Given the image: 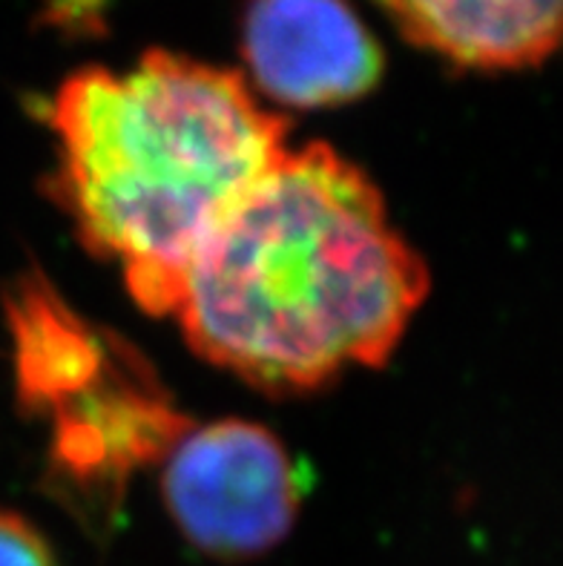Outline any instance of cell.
<instances>
[{
	"instance_id": "cell-5",
	"label": "cell",
	"mask_w": 563,
	"mask_h": 566,
	"mask_svg": "<svg viewBox=\"0 0 563 566\" xmlns=\"http://www.w3.org/2000/svg\"><path fill=\"white\" fill-rule=\"evenodd\" d=\"M414 46L449 64L509 72L543 64L561 41V0H374Z\"/></svg>"
},
{
	"instance_id": "cell-1",
	"label": "cell",
	"mask_w": 563,
	"mask_h": 566,
	"mask_svg": "<svg viewBox=\"0 0 563 566\" xmlns=\"http://www.w3.org/2000/svg\"><path fill=\"white\" fill-rule=\"evenodd\" d=\"M428 268L379 187L329 147L288 150L187 268L176 319L207 363L268 395H305L392 357Z\"/></svg>"
},
{
	"instance_id": "cell-6",
	"label": "cell",
	"mask_w": 563,
	"mask_h": 566,
	"mask_svg": "<svg viewBox=\"0 0 563 566\" xmlns=\"http://www.w3.org/2000/svg\"><path fill=\"white\" fill-rule=\"evenodd\" d=\"M0 566H58L50 541L23 515L0 510Z\"/></svg>"
},
{
	"instance_id": "cell-3",
	"label": "cell",
	"mask_w": 563,
	"mask_h": 566,
	"mask_svg": "<svg viewBox=\"0 0 563 566\" xmlns=\"http://www.w3.org/2000/svg\"><path fill=\"white\" fill-rule=\"evenodd\" d=\"M165 458L167 510L199 553L219 560L259 558L293 530L300 474L271 429L216 420L187 429Z\"/></svg>"
},
{
	"instance_id": "cell-4",
	"label": "cell",
	"mask_w": 563,
	"mask_h": 566,
	"mask_svg": "<svg viewBox=\"0 0 563 566\" xmlns=\"http://www.w3.org/2000/svg\"><path fill=\"white\" fill-rule=\"evenodd\" d=\"M239 35L242 75L282 107H340L383 78V46L348 0H244Z\"/></svg>"
},
{
	"instance_id": "cell-2",
	"label": "cell",
	"mask_w": 563,
	"mask_h": 566,
	"mask_svg": "<svg viewBox=\"0 0 563 566\" xmlns=\"http://www.w3.org/2000/svg\"><path fill=\"white\" fill-rule=\"evenodd\" d=\"M50 127L58 208L153 316L176 311L207 237L291 150L242 72L170 50L66 75Z\"/></svg>"
}]
</instances>
